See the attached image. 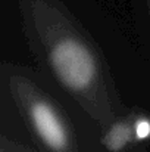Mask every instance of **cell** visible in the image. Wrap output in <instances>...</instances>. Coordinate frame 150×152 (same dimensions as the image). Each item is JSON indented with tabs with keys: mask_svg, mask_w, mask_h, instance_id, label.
<instances>
[{
	"mask_svg": "<svg viewBox=\"0 0 150 152\" xmlns=\"http://www.w3.org/2000/svg\"><path fill=\"white\" fill-rule=\"evenodd\" d=\"M51 62L60 80L72 89L86 87L94 75L91 55L84 46L72 40H65L54 48Z\"/></svg>",
	"mask_w": 150,
	"mask_h": 152,
	"instance_id": "cell-1",
	"label": "cell"
},
{
	"mask_svg": "<svg viewBox=\"0 0 150 152\" xmlns=\"http://www.w3.org/2000/svg\"><path fill=\"white\" fill-rule=\"evenodd\" d=\"M33 121L36 124V129L41 134V137L49 143L51 148L60 149L65 146L66 137L63 133V129L60 123L57 121L56 115L47 105L38 103L33 108Z\"/></svg>",
	"mask_w": 150,
	"mask_h": 152,
	"instance_id": "cell-2",
	"label": "cell"
},
{
	"mask_svg": "<svg viewBox=\"0 0 150 152\" xmlns=\"http://www.w3.org/2000/svg\"><path fill=\"white\" fill-rule=\"evenodd\" d=\"M128 137H130L128 129H127L125 126H118V127H115V129L110 132V134L107 136V145H109L112 149H118V148H121V146L128 140Z\"/></svg>",
	"mask_w": 150,
	"mask_h": 152,
	"instance_id": "cell-3",
	"label": "cell"
},
{
	"mask_svg": "<svg viewBox=\"0 0 150 152\" xmlns=\"http://www.w3.org/2000/svg\"><path fill=\"white\" fill-rule=\"evenodd\" d=\"M150 134V124L146 121H141L137 124V137L138 139H146Z\"/></svg>",
	"mask_w": 150,
	"mask_h": 152,
	"instance_id": "cell-4",
	"label": "cell"
}]
</instances>
